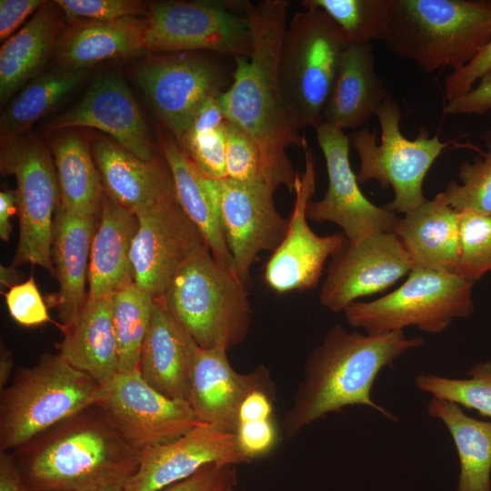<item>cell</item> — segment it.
Listing matches in <instances>:
<instances>
[{
  "label": "cell",
  "instance_id": "cell-45",
  "mask_svg": "<svg viewBox=\"0 0 491 491\" xmlns=\"http://www.w3.org/2000/svg\"><path fill=\"white\" fill-rule=\"evenodd\" d=\"M235 434L239 450L247 462L269 454L278 442L273 418L239 423Z\"/></svg>",
  "mask_w": 491,
  "mask_h": 491
},
{
  "label": "cell",
  "instance_id": "cell-26",
  "mask_svg": "<svg viewBox=\"0 0 491 491\" xmlns=\"http://www.w3.org/2000/svg\"><path fill=\"white\" fill-rule=\"evenodd\" d=\"M69 23L61 32L54 53L62 69L85 70L104 60L145 54L146 16L109 22L78 19Z\"/></svg>",
  "mask_w": 491,
  "mask_h": 491
},
{
  "label": "cell",
  "instance_id": "cell-22",
  "mask_svg": "<svg viewBox=\"0 0 491 491\" xmlns=\"http://www.w3.org/2000/svg\"><path fill=\"white\" fill-rule=\"evenodd\" d=\"M92 154L105 192L135 214L176 196L163 155L154 161L142 160L104 136L94 140Z\"/></svg>",
  "mask_w": 491,
  "mask_h": 491
},
{
  "label": "cell",
  "instance_id": "cell-43",
  "mask_svg": "<svg viewBox=\"0 0 491 491\" xmlns=\"http://www.w3.org/2000/svg\"><path fill=\"white\" fill-rule=\"evenodd\" d=\"M4 296L9 315L18 325L34 327L50 321L46 302L33 275L9 288Z\"/></svg>",
  "mask_w": 491,
  "mask_h": 491
},
{
  "label": "cell",
  "instance_id": "cell-4",
  "mask_svg": "<svg viewBox=\"0 0 491 491\" xmlns=\"http://www.w3.org/2000/svg\"><path fill=\"white\" fill-rule=\"evenodd\" d=\"M491 39V1L392 0L384 43L425 73L472 61Z\"/></svg>",
  "mask_w": 491,
  "mask_h": 491
},
{
  "label": "cell",
  "instance_id": "cell-31",
  "mask_svg": "<svg viewBox=\"0 0 491 491\" xmlns=\"http://www.w3.org/2000/svg\"><path fill=\"white\" fill-rule=\"evenodd\" d=\"M62 27V11L45 3L0 49V101L4 105L34 80L55 53Z\"/></svg>",
  "mask_w": 491,
  "mask_h": 491
},
{
  "label": "cell",
  "instance_id": "cell-47",
  "mask_svg": "<svg viewBox=\"0 0 491 491\" xmlns=\"http://www.w3.org/2000/svg\"><path fill=\"white\" fill-rule=\"evenodd\" d=\"M491 109V71L479 79V84L462 96L449 101L444 112L451 115H483Z\"/></svg>",
  "mask_w": 491,
  "mask_h": 491
},
{
  "label": "cell",
  "instance_id": "cell-38",
  "mask_svg": "<svg viewBox=\"0 0 491 491\" xmlns=\"http://www.w3.org/2000/svg\"><path fill=\"white\" fill-rule=\"evenodd\" d=\"M487 151L472 163L464 162L458 178L461 184L449 181L444 193L456 211L472 210L491 215V128L479 134Z\"/></svg>",
  "mask_w": 491,
  "mask_h": 491
},
{
  "label": "cell",
  "instance_id": "cell-11",
  "mask_svg": "<svg viewBox=\"0 0 491 491\" xmlns=\"http://www.w3.org/2000/svg\"><path fill=\"white\" fill-rule=\"evenodd\" d=\"M145 54L212 52L233 58L251 51L244 1H161L147 7Z\"/></svg>",
  "mask_w": 491,
  "mask_h": 491
},
{
  "label": "cell",
  "instance_id": "cell-14",
  "mask_svg": "<svg viewBox=\"0 0 491 491\" xmlns=\"http://www.w3.org/2000/svg\"><path fill=\"white\" fill-rule=\"evenodd\" d=\"M303 149L306 166L296 178V198L288 228L264 268V281L276 294L315 288L326 260L347 243L343 233L318 235L307 223L306 208L316 189V159L307 144Z\"/></svg>",
  "mask_w": 491,
  "mask_h": 491
},
{
  "label": "cell",
  "instance_id": "cell-55",
  "mask_svg": "<svg viewBox=\"0 0 491 491\" xmlns=\"http://www.w3.org/2000/svg\"><path fill=\"white\" fill-rule=\"evenodd\" d=\"M124 486L125 485H111L98 487L90 491H124Z\"/></svg>",
  "mask_w": 491,
  "mask_h": 491
},
{
  "label": "cell",
  "instance_id": "cell-3",
  "mask_svg": "<svg viewBox=\"0 0 491 491\" xmlns=\"http://www.w3.org/2000/svg\"><path fill=\"white\" fill-rule=\"evenodd\" d=\"M12 455L29 491H90L125 485L137 470L141 451L95 405Z\"/></svg>",
  "mask_w": 491,
  "mask_h": 491
},
{
  "label": "cell",
  "instance_id": "cell-49",
  "mask_svg": "<svg viewBox=\"0 0 491 491\" xmlns=\"http://www.w3.org/2000/svg\"><path fill=\"white\" fill-rule=\"evenodd\" d=\"M274 395L275 391L264 389L248 394L239 408L238 424L273 418Z\"/></svg>",
  "mask_w": 491,
  "mask_h": 491
},
{
  "label": "cell",
  "instance_id": "cell-17",
  "mask_svg": "<svg viewBox=\"0 0 491 491\" xmlns=\"http://www.w3.org/2000/svg\"><path fill=\"white\" fill-rule=\"evenodd\" d=\"M135 215L138 228L130 252L133 281L155 298L161 297L185 261L205 244L176 196Z\"/></svg>",
  "mask_w": 491,
  "mask_h": 491
},
{
  "label": "cell",
  "instance_id": "cell-32",
  "mask_svg": "<svg viewBox=\"0 0 491 491\" xmlns=\"http://www.w3.org/2000/svg\"><path fill=\"white\" fill-rule=\"evenodd\" d=\"M51 152L62 208L77 216H100L105 190L85 137L63 130L53 138Z\"/></svg>",
  "mask_w": 491,
  "mask_h": 491
},
{
  "label": "cell",
  "instance_id": "cell-16",
  "mask_svg": "<svg viewBox=\"0 0 491 491\" xmlns=\"http://www.w3.org/2000/svg\"><path fill=\"white\" fill-rule=\"evenodd\" d=\"M316 132L326 160L328 185L322 199L309 202L307 218L337 225L348 242L374 233L393 232L399 219L396 214L374 205L359 188L349 161V135L326 123Z\"/></svg>",
  "mask_w": 491,
  "mask_h": 491
},
{
  "label": "cell",
  "instance_id": "cell-7",
  "mask_svg": "<svg viewBox=\"0 0 491 491\" xmlns=\"http://www.w3.org/2000/svg\"><path fill=\"white\" fill-rule=\"evenodd\" d=\"M343 31L325 12L307 7L297 12L283 37L278 79L283 104L294 127L315 129L348 45Z\"/></svg>",
  "mask_w": 491,
  "mask_h": 491
},
{
  "label": "cell",
  "instance_id": "cell-8",
  "mask_svg": "<svg viewBox=\"0 0 491 491\" xmlns=\"http://www.w3.org/2000/svg\"><path fill=\"white\" fill-rule=\"evenodd\" d=\"M474 282L454 273L413 267L406 282L370 302H355L345 310L347 323L366 334L403 331L413 326L440 334L454 319L474 312Z\"/></svg>",
  "mask_w": 491,
  "mask_h": 491
},
{
  "label": "cell",
  "instance_id": "cell-10",
  "mask_svg": "<svg viewBox=\"0 0 491 491\" xmlns=\"http://www.w3.org/2000/svg\"><path fill=\"white\" fill-rule=\"evenodd\" d=\"M2 175L16 181L19 237L13 266H39L55 274L51 257L54 217L60 204L56 170L50 151L32 135L3 139Z\"/></svg>",
  "mask_w": 491,
  "mask_h": 491
},
{
  "label": "cell",
  "instance_id": "cell-28",
  "mask_svg": "<svg viewBox=\"0 0 491 491\" xmlns=\"http://www.w3.org/2000/svg\"><path fill=\"white\" fill-rule=\"evenodd\" d=\"M393 233L401 241L413 267L456 274L458 212L449 205L444 192L399 218Z\"/></svg>",
  "mask_w": 491,
  "mask_h": 491
},
{
  "label": "cell",
  "instance_id": "cell-44",
  "mask_svg": "<svg viewBox=\"0 0 491 491\" xmlns=\"http://www.w3.org/2000/svg\"><path fill=\"white\" fill-rule=\"evenodd\" d=\"M237 481L235 466L211 463L191 476L159 491H235Z\"/></svg>",
  "mask_w": 491,
  "mask_h": 491
},
{
  "label": "cell",
  "instance_id": "cell-9",
  "mask_svg": "<svg viewBox=\"0 0 491 491\" xmlns=\"http://www.w3.org/2000/svg\"><path fill=\"white\" fill-rule=\"evenodd\" d=\"M376 115L381 128L380 144H376V131L366 128L349 135L360 158L357 182L376 180L384 189L391 186L395 197L386 208L406 215L427 200L423 193L424 179L448 142H441L438 134L430 136L425 126L419 127L416 139L406 138L399 127L400 107L389 94Z\"/></svg>",
  "mask_w": 491,
  "mask_h": 491
},
{
  "label": "cell",
  "instance_id": "cell-53",
  "mask_svg": "<svg viewBox=\"0 0 491 491\" xmlns=\"http://www.w3.org/2000/svg\"><path fill=\"white\" fill-rule=\"evenodd\" d=\"M22 273L17 269V267L11 265L10 266H0V284L1 289L3 288H11L12 286L21 283L23 280Z\"/></svg>",
  "mask_w": 491,
  "mask_h": 491
},
{
  "label": "cell",
  "instance_id": "cell-46",
  "mask_svg": "<svg viewBox=\"0 0 491 491\" xmlns=\"http://www.w3.org/2000/svg\"><path fill=\"white\" fill-rule=\"evenodd\" d=\"M491 71V39L477 55L462 68L453 71L445 81V94L448 101L466 94L473 85Z\"/></svg>",
  "mask_w": 491,
  "mask_h": 491
},
{
  "label": "cell",
  "instance_id": "cell-37",
  "mask_svg": "<svg viewBox=\"0 0 491 491\" xmlns=\"http://www.w3.org/2000/svg\"><path fill=\"white\" fill-rule=\"evenodd\" d=\"M467 378H448L433 374H419L416 386L433 397L453 402L491 417V360L475 364Z\"/></svg>",
  "mask_w": 491,
  "mask_h": 491
},
{
  "label": "cell",
  "instance_id": "cell-6",
  "mask_svg": "<svg viewBox=\"0 0 491 491\" xmlns=\"http://www.w3.org/2000/svg\"><path fill=\"white\" fill-rule=\"evenodd\" d=\"M101 385L59 353L17 370L1 390L0 451L15 450L96 405Z\"/></svg>",
  "mask_w": 491,
  "mask_h": 491
},
{
  "label": "cell",
  "instance_id": "cell-29",
  "mask_svg": "<svg viewBox=\"0 0 491 491\" xmlns=\"http://www.w3.org/2000/svg\"><path fill=\"white\" fill-rule=\"evenodd\" d=\"M58 353L100 385L118 372V347L112 315V296L89 297L67 326H60Z\"/></svg>",
  "mask_w": 491,
  "mask_h": 491
},
{
  "label": "cell",
  "instance_id": "cell-15",
  "mask_svg": "<svg viewBox=\"0 0 491 491\" xmlns=\"http://www.w3.org/2000/svg\"><path fill=\"white\" fill-rule=\"evenodd\" d=\"M221 226L235 276L246 286L258 256L274 252L284 239L289 217L276 209V188L263 181L215 180Z\"/></svg>",
  "mask_w": 491,
  "mask_h": 491
},
{
  "label": "cell",
  "instance_id": "cell-34",
  "mask_svg": "<svg viewBox=\"0 0 491 491\" xmlns=\"http://www.w3.org/2000/svg\"><path fill=\"white\" fill-rule=\"evenodd\" d=\"M85 75V70L59 68L32 80L1 115V140L22 135L78 86Z\"/></svg>",
  "mask_w": 491,
  "mask_h": 491
},
{
  "label": "cell",
  "instance_id": "cell-25",
  "mask_svg": "<svg viewBox=\"0 0 491 491\" xmlns=\"http://www.w3.org/2000/svg\"><path fill=\"white\" fill-rule=\"evenodd\" d=\"M159 145L181 208L199 231L214 258L235 276L221 226L215 180L201 174L167 130L160 132Z\"/></svg>",
  "mask_w": 491,
  "mask_h": 491
},
{
  "label": "cell",
  "instance_id": "cell-24",
  "mask_svg": "<svg viewBox=\"0 0 491 491\" xmlns=\"http://www.w3.org/2000/svg\"><path fill=\"white\" fill-rule=\"evenodd\" d=\"M98 224V217L71 215L60 204L56 208L51 257L58 291L46 303L56 309L60 326L70 324L86 301L90 251Z\"/></svg>",
  "mask_w": 491,
  "mask_h": 491
},
{
  "label": "cell",
  "instance_id": "cell-41",
  "mask_svg": "<svg viewBox=\"0 0 491 491\" xmlns=\"http://www.w3.org/2000/svg\"><path fill=\"white\" fill-rule=\"evenodd\" d=\"M178 144L203 175L214 180L226 177L225 124L208 133L185 136Z\"/></svg>",
  "mask_w": 491,
  "mask_h": 491
},
{
  "label": "cell",
  "instance_id": "cell-13",
  "mask_svg": "<svg viewBox=\"0 0 491 491\" xmlns=\"http://www.w3.org/2000/svg\"><path fill=\"white\" fill-rule=\"evenodd\" d=\"M96 405L140 451L173 441L202 423L188 401L164 396L138 371L117 372L101 385Z\"/></svg>",
  "mask_w": 491,
  "mask_h": 491
},
{
  "label": "cell",
  "instance_id": "cell-50",
  "mask_svg": "<svg viewBox=\"0 0 491 491\" xmlns=\"http://www.w3.org/2000/svg\"><path fill=\"white\" fill-rule=\"evenodd\" d=\"M226 120L218 97L210 98L200 107L190 128L183 137L219 129L225 125Z\"/></svg>",
  "mask_w": 491,
  "mask_h": 491
},
{
  "label": "cell",
  "instance_id": "cell-21",
  "mask_svg": "<svg viewBox=\"0 0 491 491\" xmlns=\"http://www.w3.org/2000/svg\"><path fill=\"white\" fill-rule=\"evenodd\" d=\"M222 347H195L189 403L198 419L222 431L235 433L242 402L255 390L274 391L266 367L241 374L231 366Z\"/></svg>",
  "mask_w": 491,
  "mask_h": 491
},
{
  "label": "cell",
  "instance_id": "cell-23",
  "mask_svg": "<svg viewBox=\"0 0 491 491\" xmlns=\"http://www.w3.org/2000/svg\"><path fill=\"white\" fill-rule=\"evenodd\" d=\"M195 346L163 298H155L139 356L138 372L143 379L169 398L188 401Z\"/></svg>",
  "mask_w": 491,
  "mask_h": 491
},
{
  "label": "cell",
  "instance_id": "cell-33",
  "mask_svg": "<svg viewBox=\"0 0 491 491\" xmlns=\"http://www.w3.org/2000/svg\"><path fill=\"white\" fill-rule=\"evenodd\" d=\"M426 408L430 416L445 424L456 447L457 491H491V422L473 418L460 406L436 397Z\"/></svg>",
  "mask_w": 491,
  "mask_h": 491
},
{
  "label": "cell",
  "instance_id": "cell-36",
  "mask_svg": "<svg viewBox=\"0 0 491 491\" xmlns=\"http://www.w3.org/2000/svg\"><path fill=\"white\" fill-rule=\"evenodd\" d=\"M392 0H303L328 15L343 31L349 44L383 40Z\"/></svg>",
  "mask_w": 491,
  "mask_h": 491
},
{
  "label": "cell",
  "instance_id": "cell-35",
  "mask_svg": "<svg viewBox=\"0 0 491 491\" xmlns=\"http://www.w3.org/2000/svg\"><path fill=\"white\" fill-rule=\"evenodd\" d=\"M155 297L134 281L112 296V315L118 347V372L138 371Z\"/></svg>",
  "mask_w": 491,
  "mask_h": 491
},
{
  "label": "cell",
  "instance_id": "cell-54",
  "mask_svg": "<svg viewBox=\"0 0 491 491\" xmlns=\"http://www.w3.org/2000/svg\"><path fill=\"white\" fill-rule=\"evenodd\" d=\"M13 356L9 350L1 347L0 354V389L3 390L11 376L13 370Z\"/></svg>",
  "mask_w": 491,
  "mask_h": 491
},
{
  "label": "cell",
  "instance_id": "cell-51",
  "mask_svg": "<svg viewBox=\"0 0 491 491\" xmlns=\"http://www.w3.org/2000/svg\"><path fill=\"white\" fill-rule=\"evenodd\" d=\"M0 491H29L12 454L0 451Z\"/></svg>",
  "mask_w": 491,
  "mask_h": 491
},
{
  "label": "cell",
  "instance_id": "cell-40",
  "mask_svg": "<svg viewBox=\"0 0 491 491\" xmlns=\"http://www.w3.org/2000/svg\"><path fill=\"white\" fill-rule=\"evenodd\" d=\"M225 178L234 181L266 182L257 144L243 128L228 120L225 123Z\"/></svg>",
  "mask_w": 491,
  "mask_h": 491
},
{
  "label": "cell",
  "instance_id": "cell-30",
  "mask_svg": "<svg viewBox=\"0 0 491 491\" xmlns=\"http://www.w3.org/2000/svg\"><path fill=\"white\" fill-rule=\"evenodd\" d=\"M137 228V215L105 192L90 251L87 296H112L133 281L130 252Z\"/></svg>",
  "mask_w": 491,
  "mask_h": 491
},
{
  "label": "cell",
  "instance_id": "cell-1",
  "mask_svg": "<svg viewBox=\"0 0 491 491\" xmlns=\"http://www.w3.org/2000/svg\"><path fill=\"white\" fill-rule=\"evenodd\" d=\"M286 0L244 1L249 21L251 51L234 58L233 79L219 97L225 118L243 128L257 144L265 181L294 193L295 171L286 149L304 147L285 109L278 79L280 48L286 28Z\"/></svg>",
  "mask_w": 491,
  "mask_h": 491
},
{
  "label": "cell",
  "instance_id": "cell-48",
  "mask_svg": "<svg viewBox=\"0 0 491 491\" xmlns=\"http://www.w3.org/2000/svg\"><path fill=\"white\" fill-rule=\"evenodd\" d=\"M43 0H1L0 1V39L7 40L30 15L43 6Z\"/></svg>",
  "mask_w": 491,
  "mask_h": 491
},
{
  "label": "cell",
  "instance_id": "cell-19",
  "mask_svg": "<svg viewBox=\"0 0 491 491\" xmlns=\"http://www.w3.org/2000/svg\"><path fill=\"white\" fill-rule=\"evenodd\" d=\"M78 127L95 128L109 135L142 160L161 157L139 105L118 73L97 78L76 104L48 123L46 130L55 133Z\"/></svg>",
  "mask_w": 491,
  "mask_h": 491
},
{
  "label": "cell",
  "instance_id": "cell-52",
  "mask_svg": "<svg viewBox=\"0 0 491 491\" xmlns=\"http://www.w3.org/2000/svg\"><path fill=\"white\" fill-rule=\"evenodd\" d=\"M17 211L15 190L0 192V237L7 242L12 233L11 217Z\"/></svg>",
  "mask_w": 491,
  "mask_h": 491
},
{
  "label": "cell",
  "instance_id": "cell-20",
  "mask_svg": "<svg viewBox=\"0 0 491 491\" xmlns=\"http://www.w3.org/2000/svg\"><path fill=\"white\" fill-rule=\"evenodd\" d=\"M211 463L235 466L247 460L235 433L201 423L173 441L143 449L124 491H159Z\"/></svg>",
  "mask_w": 491,
  "mask_h": 491
},
{
  "label": "cell",
  "instance_id": "cell-27",
  "mask_svg": "<svg viewBox=\"0 0 491 491\" xmlns=\"http://www.w3.org/2000/svg\"><path fill=\"white\" fill-rule=\"evenodd\" d=\"M387 95L375 70L372 44H348L323 112V123L341 130L358 129L376 115Z\"/></svg>",
  "mask_w": 491,
  "mask_h": 491
},
{
  "label": "cell",
  "instance_id": "cell-42",
  "mask_svg": "<svg viewBox=\"0 0 491 491\" xmlns=\"http://www.w3.org/2000/svg\"><path fill=\"white\" fill-rule=\"evenodd\" d=\"M70 21L84 19L100 22L115 21L127 16H146L147 9L135 0H55Z\"/></svg>",
  "mask_w": 491,
  "mask_h": 491
},
{
  "label": "cell",
  "instance_id": "cell-18",
  "mask_svg": "<svg viewBox=\"0 0 491 491\" xmlns=\"http://www.w3.org/2000/svg\"><path fill=\"white\" fill-rule=\"evenodd\" d=\"M413 266L397 235L379 232L348 242L331 258L319 299L332 312L357 298L381 293L409 274Z\"/></svg>",
  "mask_w": 491,
  "mask_h": 491
},
{
  "label": "cell",
  "instance_id": "cell-2",
  "mask_svg": "<svg viewBox=\"0 0 491 491\" xmlns=\"http://www.w3.org/2000/svg\"><path fill=\"white\" fill-rule=\"evenodd\" d=\"M423 344L422 337H406L404 331L362 334L335 325L306 356L303 379L282 420L285 436H296L315 421L356 405L396 422L393 413L373 400L372 387L384 368Z\"/></svg>",
  "mask_w": 491,
  "mask_h": 491
},
{
  "label": "cell",
  "instance_id": "cell-5",
  "mask_svg": "<svg viewBox=\"0 0 491 491\" xmlns=\"http://www.w3.org/2000/svg\"><path fill=\"white\" fill-rule=\"evenodd\" d=\"M161 297L201 348L228 350L248 335L252 310L247 286L223 267L205 245L185 261Z\"/></svg>",
  "mask_w": 491,
  "mask_h": 491
},
{
  "label": "cell",
  "instance_id": "cell-12",
  "mask_svg": "<svg viewBox=\"0 0 491 491\" xmlns=\"http://www.w3.org/2000/svg\"><path fill=\"white\" fill-rule=\"evenodd\" d=\"M225 55L205 51L156 54L135 72V80L165 129L179 143L200 107L230 86Z\"/></svg>",
  "mask_w": 491,
  "mask_h": 491
},
{
  "label": "cell",
  "instance_id": "cell-39",
  "mask_svg": "<svg viewBox=\"0 0 491 491\" xmlns=\"http://www.w3.org/2000/svg\"><path fill=\"white\" fill-rule=\"evenodd\" d=\"M459 256L456 274L475 282L491 270V215L458 212Z\"/></svg>",
  "mask_w": 491,
  "mask_h": 491
}]
</instances>
